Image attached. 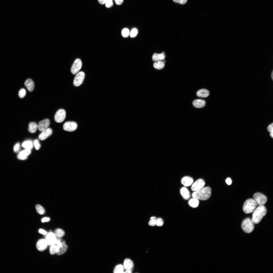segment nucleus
Instances as JSON below:
<instances>
[{"instance_id": "f257e3e1", "label": "nucleus", "mask_w": 273, "mask_h": 273, "mask_svg": "<svg viewBox=\"0 0 273 273\" xmlns=\"http://www.w3.org/2000/svg\"><path fill=\"white\" fill-rule=\"evenodd\" d=\"M211 195V189L208 187L203 188L196 191H194L192 194L193 198L201 200H206L208 199Z\"/></svg>"}, {"instance_id": "f03ea898", "label": "nucleus", "mask_w": 273, "mask_h": 273, "mask_svg": "<svg viewBox=\"0 0 273 273\" xmlns=\"http://www.w3.org/2000/svg\"><path fill=\"white\" fill-rule=\"evenodd\" d=\"M252 214V220L254 223L260 222L267 213V210L264 206H260L255 209Z\"/></svg>"}, {"instance_id": "7ed1b4c3", "label": "nucleus", "mask_w": 273, "mask_h": 273, "mask_svg": "<svg viewBox=\"0 0 273 273\" xmlns=\"http://www.w3.org/2000/svg\"><path fill=\"white\" fill-rule=\"evenodd\" d=\"M257 205L253 199H248L245 201L244 204L243 206V211L246 214L251 213L255 209Z\"/></svg>"}, {"instance_id": "20e7f679", "label": "nucleus", "mask_w": 273, "mask_h": 273, "mask_svg": "<svg viewBox=\"0 0 273 273\" xmlns=\"http://www.w3.org/2000/svg\"><path fill=\"white\" fill-rule=\"evenodd\" d=\"M241 227L245 232L250 233L254 229V223L250 218H246L243 221L241 224Z\"/></svg>"}, {"instance_id": "39448f33", "label": "nucleus", "mask_w": 273, "mask_h": 273, "mask_svg": "<svg viewBox=\"0 0 273 273\" xmlns=\"http://www.w3.org/2000/svg\"><path fill=\"white\" fill-rule=\"evenodd\" d=\"M253 199L256 202L257 204L259 206H264L266 202L267 198L263 194L260 193H257L254 194L253 196Z\"/></svg>"}, {"instance_id": "423d86ee", "label": "nucleus", "mask_w": 273, "mask_h": 273, "mask_svg": "<svg viewBox=\"0 0 273 273\" xmlns=\"http://www.w3.org/2000/svg\"><path fill=\"white\" fill-rule=\"evenodd\" d=\"M85 76L84 73L80 71L76 74L73 81L74 85L76 86H78L81 85L84 80Z\"/></svg>"}, {"instance_id": "0eeeda50", "label": "nucleus", "mask_w": 273, "mask_h": 273, "mask_svg": "<svg viewBox=\"0 0 273 273\" xmlns=\"http://www.w3.org/2000/svg\"><path fill=\"white\" fill-rule=\"evenodd\" d=\"M66 111L64 109H59L56 112L54 116V119L55 121L59 123L63 121L66 117Z\"/></svg>"}, {"instance_id": "6e6552de", "label": "nucleus", "mask_w": 273, "mask_h": 273, "mask_svg": "<svg viewBox=\"0 0 273 273\" xmlns=\"http://www.w3.org/2000/svg\"><path fill=\"white\" fill-rule=\"evenodd\" d=\"M82 65L81 60L79 58L76 59L74 61L71 68L72 73L73 74H77L81 69Z\"/></svg>"}, {"instance_id": "1a4fd4ad", "label": "nucleus", "mask_w": 273, "mask_h": 273, "mask_svg": "<svg viewBox=\"0 0 273 273\" xmlns=\"http://www.w3.org/2000/svg\"><path fill=\"white\" fill-rule=\"evenodd\" d=\"M77 127V123L74 121H68L65 123L63 125L64 130L70 132L75 130Z\"/></svg>"}, {"instance_id": "9d476101", "label": "nucleus", "mask_w": 273, "mask_h": 273, "mask_svg": "<svg viewBox=\"0 0 273 273\" xmlns=\"http://www.w3.org/2000/svg\"><path fill=\"white\" fill-rule=\"evenodd\" d=\"M205 184L204 181L201 179H198L192 185L191 190L193 191H195L203 188Z\"/></svg>"}, {"instance_id": "9b49d317", "label": "nucleus", "mask_w": 273, "mask_h": 273, "mask_svg": "<svg viewBox=\"0 0 273 273\" xmlns=\"http://www.w3.org/2000/svg\"><path fill=\"white\" fill-rule=\"evenodd\" d=\"M68 247L65 243L61 242L57 245L56 253L60 255L64 253L67 251Z\"/></svg>"}, {"instance_id": "f8f14e48", "label": "nucleus", "mask_w": 273, "mask_h": 273, "mask_svg": "<svg viewBox=\"0 0 273 273\" xmlns=\"http://www.w3.org/2000/svg\"><path fill=\"white\" fill-rule=\"evenodd\" d=\"M46 240L48 244L52 245L56 244L57 238L55 234L52 232L49 233L46 237Z\"/></svg>"}, {"instance_id": "ddd939ff", "label": "nucleus", "mask_w": 273, "mask_h": 273, "mask_svg": "<svg viewBox=\"0 0 273 273\" xmlns=\"http://www.w3.org/2000/svg\"><path fill=\"white\" fill-rule=\"evenodd\" d=\"M50 124V121L49 119H45L39 122L37 128L40 131H42L48 128Z\"/></svg>"}, {"instance_id": "4468645a", "label": "nucleus", "mask_w": 273, "mask_h": 273, "mask_svg": "<svg viewBox=\"0 0 273 273\" xmlns=\"http://www.w3.org/2000/svg\"><path fill=\"white\" fill-rule=\"evenodd\" d=\"M52 133V130L50 128H48L42 131L38 136L39 139L41 141L44 140L51 136Z\"/></svg>"}, {"instance_id": "2eb2a0df", "label": "nucleus", "mask_w": 273, "mask_h": 273, "mask_svg": "<svg viewBox=\"0 0 273 273\" xmlns=\"http://www.w3.org/2000/svg\"><path fill=\"white\" fill-rule=\"evenodd\" d=\"M48 245L46 239H41L39 240L36 244V247L39 251H42L46 249Z\"/></svg>"}, {"instance_id": "dca6fc26", "label": "nucleus", "mask_w": 273, "mask_h": 273, "mask_svg": "<svg viewBox=\"0 0 273 273\" xmlns=\"http://www.w3.org/2000/svg\"><path fill=\"white\" fill-rule=\"evenodd\" d=\"M31 153V149H26L20 151L17 156V158L20 160H25L28 157V156Z\"/></svg>"}, {"instance_id": "f3484780", "label": "nucleus", "mask_w": 273, "mask_h": 273, "mask_svg": "<svg viewBox=\"0 0 273 273\" xmlns=\"http://www.w3.org/2000/svg\"><path fill=\"white\" fill-rule=\"evenodd\" d=\"M124 268L126 270H129L132 271L134 266V264L132 261L130 259L126 258L124 262Z\"/></svg>"}, {"instance_id": "a211bd4d", "label": "nucleus", "mask_w": 273, "mask_h": 273, "mask_svg": "<svg viewBox=\"0 0 273 273\" xmlns=\"http://www.w3.org/2000/svg\"><path fill=\"white\" fill-rule=\"evenodd\" d=\"M24 84L29 91L32 92L34 90V81L31 79H27L25 82Z\"/></svg>"}, {"instance_id": "6ab92c4d", "label": "nucleus", "mask_w": 273, "mask_h": 273, "mask_svg": "<svg viewBox=\"0 0 273 273\" xmlns=\"http://www.w3.org/2000/svg\"><path fill=\"white\" fill-rule=\"evenodd\" d=\"M206 104V101L204 100L197 99L194 101L193 105L195 107L200 108L204 107Z\"/></svg>"}, {"instance_id": "aec40b11", "label": "nucleus", "mask_w": 273, "mask_h": 273, "mask_svg": "<svg viewBox=\"0 0 273 273\" xmlns=\"http://www.w3.org/2000/svg\"><path fill=\"white\" fill-rule=\"evenodd\" d=\"M193 182V179L191 177L186 176L181 179V182L185 186H188L191 185Z\"/></svg>"}, {"instance_id": "412c9836", "label": "nucleus", "mask_w": 273, "mask_h": 273, "mask_svg": "<svg viewBox=\"0 0 273 273\" xmlns=\"http://www.w3.org/2000/svg\"><path fill=\"white\" fill-rule=\"evenodd\" d=\"M166 57V55L164 52H162L160 54L155 53L152 56V59L153 61H162L165 59Z\"/></svg>"}, {"instance_id": "4be33fe9", "label": "nucleus", "mask_w": 273, "mask_h": 273, "mask_svg": "<svg viewBox=\"0 0 273 273\" xmlns=\"http://www.w3.org/2000/svg\"><path fill=\"white\" fill-rule=\"evenodd\" d=\"M180 192L181 194L184 199L185 200H188L190 198V194L187 188L185 187L181 188Z\"/></svg>"}, {"instance_id": "5701e85b", "label": "nucleus", "mask_w": 273, "mask_h": 273, "mask_svg": "<svg viewBox=\"0 0 273 273\" xmlns=\"http://www.w3.org/2000/svg\"><path fill=\"white\" fill-rule=\"evenodd\" d=\"M210 94L209 91L205 89H201L199 90L197 92V96L199 97L206 98L209 96Z\"/></svg>"}, {"instance_id": "b1692460", "label": "nucleus", "mask_w": 273, "mask_h": 273, "mask_svg": "<svg viewBox=\"0 0 273 273\" xmlns=\"http://www.w3.org/2000/svg\"><path fill=\"white\" fill-rule=\"evenodd\" d=\"M37 127L38 125L35 122H31L29 125L28 131L30 133H34L36 132Z\"/></svg>"}, {"instance_id": "393cba45", "label": "nucleus", "mask_w": 273, "mask_h": 273, "mask_svg": "<svg viewBox=\"0 0 273 273\" xmlns=\"http://www.w3.org/2000/svg\"><path fill=\"white\" fill-rule=\"evenodd\" d=\"M199 203L198 199L194 198L190 199L188 202L189 205L193 208L197 207L199 205Z\"/></svg>"}, {"instance_id": "a878e982", "label": "nucleus", "mask_w": 273, "mask_h": 273, "mask_svg": "<svg viewBox=\"0 0 273 273\" xmlns=\"http://www.w3.org/2000/svg\"><path fill=\"white\" fill-rule=\"evenodd\" d=\"M165 66V63L162 60L156 61L153 64L154 67L158 70H161L163 69Z\"/></svg>"}, {"instance_id": "bb28decb", "label": "nucleus", "mask_w": 273, "mask_h": 273, "mask_svg": "<svg viewBox=\"0 0 273 273\" xmlns=\"http://www.w3.org/2000/svg\"><path fill=\"white\" fill-rule=\"evenodd\" d=\"M33 143L31 140H28L24 142L22 146L25 149H32L33 148Z\"/></svg>"}, {"instance_id": "cd10ccee", "label": "nucleus", "mask_w": 273, "mask_h": 273, "mask_svg": "<svg viewBox=\"0 0 273 273\" xmlns=\"http://www.w3.org/2000/svg\"><path fill=\"white\" fill-rule=\"evenodd\" d=\"M123 266L121 264L118 265L115 267L113 270L114 273H123L124 271Z\"/></svg>"}, {"instance_id": "c85d7f7f", "label": "nucleus", "mask_w": 273, "mask_h": 273, "mask_svg": "<svg viewBox=\"0 0 273 273\" xmlns=\"http://www.w3.org/2000/svg\"><path fill=\"white\" fill-rule=\"evenodd\" d=\"M55 233L56 236L59 238L62 237L65 235L64 231L60 229H56L55 231Z\"/></svg>"}, {"instance_id": "c756f323", "label": "nucleus", "mask_w": 273, "mask_h": 273, "mask_svg": "<svg viewBox=\"0 0 273 273\" xmlns=\"http://www.w3.org/2000/svg\"><path fill=\"white\" fill-rule=\"evenodd\" d=\"M36 208L37 213L40 215H42L45 213V211L44 208L41 205L37 204L36 206Z\"/></svg>"}, {"instance_id": "7c9ffc66", "label": "nucleus", "mask_w": 273, "mask_h": 273, "mask_svg": "<svg viewBox=\"0 0 273 273\" xmlns=\"http://www.w3.org/2000/svg\"><path fill=\"white\" fill-rule=\"evenodd\" d=\"M156 219L155 217L153 216L151 217L149 222L148 224L150 226H154L156 225Z\"/></svg>"}, {"instance_id": "2f4dec72", "label": "nucleus", "mask_w": 273, "mask_h": 273, "mask_svg": "<svg viewBox=\"0 0 273 273\" xmlns=\"http://www.w3.org/2000/svg\"><path fill=\"white\" fill-rule=\"evenodd\" d=\"M129 34V30L127 28H124L122 31V34L124 37H128Z\"/></svg>"}, {"instance_id": "473e14b6", "label": "nucleus", "mask_w": 273, "mask_h": 273, "mask_svg": "<svg viewBox=\"0 0 273 273\" xmlns=\"http://www.w3.org/2000/svg\"><path fill=\"white\" fill-rule=\"evenodd\" d=\"M26 90L23 88L20 89L18 92V96L20 98H24L26 95Z\"/></svg>"}, {"instance_id": "72a5a7b5", "label": "nucleus", "mask_w": 273, "mask_h": 273, "mask_svg": "<svg viewBox=\"0 0 273 273\" xmlns=\"http://www.w3.org/2000/svg\"><path fill=\"white\" fill-rule=\"evenodd\" d=\"M34 145L36 150L39 149L41 147V145L39 141L37 139H35L34 142Z\"/></svg>"}, {"instance_id": "f704fd0d", "label": "nucleus", "mask_w": 273, "mask_h": 273, "mask_svg": "<svg viewBox=\"0 0 273 273\" xmlns=\"http://www.w3.org/2000/svg\"><path fill=\"white\" fill-rule=\"evenodd\" d=\"M105 4L106 8H110L113 5L112 0H106Z\"/></svg>"}, {"instance_id": "c9c22d12", "label": "nucleus", "mask_w": 273, "mask_h": 273, "mask_svg": "<svg viewBox=\"0 0 273 273\" xmlns=\"http://www.w3.org/2000/svg\"><path fill=\"white\" fill-rule=\"evenodd\" d=\"M57 245H51L50 249V253L51 255H54L56 253V250Z\"/></svg>"}, {"instance_id": "e433bc0d", "label": "nucleus", "mask_w": 273, "mask_h": 273, "mask_svg": "<svg viewBox=\"0 0 273 273\" xmlns=\"http://www.w3.org/2000/svg\"><path fill=\"white\" fill-rule=\"evenodd\" d=\"M138 33L137 29L136 28H133L131 30L130 33V36L131 37H135L137 35Z\"/></svg>"}, {"instance_id": "4c0bfd02", "label": "nucleus", "mask_w": 273, "mask_h": 273, "mask_svg": "<svg viewBox=\"0 0 273 273\" xmlns=\"http://www.w3.org/2000/svg\"><path fill=\"white\" fill-rule=\"evenodd\" d=\"M164 224L163 220L161 218L156 219V225L158 226H162Z\"/></svg>"}, {"instance_id": "58836bf2", "label": "nucleus", "mask_w": 273, "mask_h": 273, "mask_svg": "<svg viewBox=\"0 0 273 273\" xmlns=\"http://www.w3.org/2000/svg\"><path fill=\"white\" fill-rule=\"evenodd\" d=\"M20 149V144L19 143H17L14 146V151L15 152H17L19 151Z\"/></svg>"}, {"instance_id": "ea45409f", "label": "nucleus", "mask_w": 273, "mask_h": 273, "mask_svg": "<svg viewBox=\"0 0 273 273\" xmlns=\"http://www.w3.org/2000/svg\"><path fill=\"white\" fill-rule=\"evenodd\" d=\"M173 1L175 3H178L182 5H184L187 3L188 0H173Z\"/></svg>"}, {"instance_id": "a19ab883", "label": "nucleus", "mask_w": 273, "mask_h": 273, "mask_svg": "<svg viewBox=\"0 0 273 273\" xmlns=\"http://www.w3.org/2000/svg\"><path fill=\"white\" fill-rule=\"evenodd\" d=\"M267 129L268 131L271 132L273 131V123L270 124L268 127Z\"/></svg>"}, {"instance_id": "79ce46f5", "label": "nucleus", "mask_w": 273, "mask_h": 273, "mask_svg": "<svg viewBox=\"0 0 273 273\" xmlns=\"http://www.w3.org/2000/svg\"><path fill=\"white\" fill-rule=\"evenodd\" d=\"M225 182L228 185H230L232 184V181L230 178H228L225 180Z\"/></svg>"}, {"instance_id": "37998d69", "label": "nucleus", "mask_w": 273, "mask_h": 273, "mask_svg": "<svg viewBox=\"0 0 273 273\" xmlns=\"http://www.w3.org/2000/svg\"><path fill=\"white\" fill-rule=\"evenodd\" d=\"M116 4L118 5H120L123 3V0H114Z\"/></svg>"}, {"instance_id": "c03bdc74", "label": "nucleus", "mask_w": 273, "mask_h": 273, "mask_svg": "<svg viewBox=\"0 0 273 273\" xmlns=\"http://www.w3.org/2000/svg\"><path fill=\"white\" fill-rule=\"evenodd\" d=\"M50 218L47 217H45L42 219L41 221L42 222H44L48 221H50Z\"/></svg>"}, {"instance_id": "a18cd8bd", "label": "nucleus", "mask_w": 273, "mask_h": 273, "mask_svg": "<svg viewBox=\"0 0 273 273\" xmlns=\"http://www.w3.org/2000/svg\"><path fill=\"white\" fill-rule=\"evenodd\" d=\"M39 233L44 235H46L47 234V232L46 231L42 229H39Z\"/></svg>"}, {"instance_id": "49530a36", "label": "nucleus", "mask_w": 273, "mask_h": 273, "mask_svg": "<svg viewBox=\"0 0 273 273\" xmlns=\"http://www.w3.org/2000/svg\"><path fill=\"white\" fill-rule=\"evenodd\" d=\"M106 0H98L99 3L103 5L105 4Z\"/></svg>"}, {"instance_id": "de8ad7c7", "label": "nucleus", "mask_w": 273, "mask_h": 273, "mask_svg": "<svg viewBox=\"0 0 273 273\" xmlns=\"http://www.w3.org/2000/svg\"><path fill=\"white\" fill-rule=\"evenodd\" d=\"M131 271L129 270H127L126 271L123 272V273H132Z\"/></svg>"}, {"instance_id": "09e8293b", "label": "nucleus", "mask_w": 273, "mask_h": 273, "mask_svg": "<svg viewBox=\"0 0 273 273\" xmlns=\"http://www.w3.org/2000/svg\"><path fill=\"white\" fill-rule=\"evenodd\" d=\"M270 135L272 138H273V131L270 132Z\"/></svg>"}, {"instance_id": "8fccbe9b", "label": "nucleus", "mask_w": 273, "mask_h": 273, "mask_svg": "<svg viewBox=\"0 0 273 273\" xmlns=\"http://www.w3.org/2000/svg\"><path fill=\"white\" fill-rule=\"evenodd\" d=\"M271 78L272 80H273V71H272V73H271Z\"/></svg>"}]
</instances>
